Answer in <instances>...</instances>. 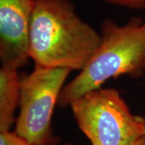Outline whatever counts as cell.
<instances>
[{
	"label": "cell",
	"mask_w": 145,
	"mask_h": 145,
	"mask_svg": "<svg viewBox=\"0 0 145 145\" xmlns=\"http://www.w3.org/2000/svg\"><path fill=\"white\" fill-rule=\"evenodd\" d=\"M35 0H0V61L20 69L30 59L29 36Z\"/></svg>",
	"instance_id": "cell-5"
},
{
	"label": "cell",
	"mask_w": 145,
	"mask_h": 145,
	"mask_svg": "<svg viewBox=\"0 0 145 145\" xmlns=\"http://www.w3.org/2000/svg\"><path fill=\"white\" fill-rule=\"evenodd\" d=\"M70 69L36 67L21 78L20 113L15 132L36 145H56L52 117Z\"/></svg>",
	"instance_id": "cell-4"
},
{
	"label": "cell",
	"mask_w": 145,
	"mask_h": 145,
	"mask_svg": "<svg viewBox=\"0 0 145 145\" xmlns=\"http://www.w3.org/2000/svg\"><path fill=\"white\" fill-rule=\"evenodd\" d=\"M21 78L18 69L0 68V132L9 131L16 123V109L20 107Z\"/></svg>",
	"instance_id": "cell-6"
},
{
	"label": "cell",
	"mask_w": 145,
	"mask_h": 145,
	"mask_svg": "<svg viewBox=\"0 0 145 145\" xmlns=\"http://www.w3.org/2000/svg\"><path fill=\"white\" fill-rule=\"evenodd\" d=\"M110 5L127 8L130 10L145 9V0H103Z\"/></svg>",
	"instance_id": "cell-8"
},
{
	"label": "cell",
	"mask_w": 145,
	"mask_h": 145,
	"mask_svg": "<svg viewBox=\"0 0 145 145\" xmlns=\"http://www.w3.org/2000/svg\"><path fill=\"white\" fill-rule=\"evenodd\" d=\"M101 34L83 20L70 0H35L29 53L36 67L82 71L101 44Z\"/></svg>",
	"instance_id": "cell-1"
},
{
	"label": "cell",
	"mask_w": 145,
	"mask_h": 145,
	"mask_svg": "<svg viewBox=\"0 0 145 145\" xmlns=\"http://www.w3.org/2000/svg\"><path fill=\"white\" fill-rule=\"evenodd\" d=\"M0 145H36L23 139L16 132H0Z\"/></svg>",
	"instance_id": "cell-7"
},
{
	"label": "cell",
	"mask_w": 145,
	"mask_h": 145,
	"mask_svg": "<svg viewBox=\"0 0 145 145\" xmlns=\"http://www.w3.org/2000/svg\"><path fill=\"white\" fill-rule=\"evenodd\" d=\"M132 145H145V135Z\"/></svg>",
	"instance_id": "cell-9"
},
{
	"label": "cell",
	"mask_w": 145,
	"mask_h": 145,
	"mask_svg": "<svg viewBox=\"0 0 145 145\" xmlns=\"http://www.w3.org/2000/svg\"><path fill=\"white\" fill-rule=\"evenodd\" d=\"M101 44L79 74L64 86L58 105L65 107L111 78H140L145 73V20L131 17L123 25L106 19L101 24Z\"/></svg>",
	"instance_id": "cell-2"
},
{
	"label": "cell",
	"mask_w": 145,
	"mask_h": 145,
	"mask_svg": "<svg viewBox=\"0 0 145 145\" xmlns=\"http://www.w3.org/2000/svg\"><path fill=\"white\" fill-rule=\"evenodd\" d=\"M65 145H72V144H69V143H68V144H65Z\"/></svg>",
	"instance_id": "cell-10"
},
{
	"label": "cell",
	"mask_w": 145,
	"mask_h": 145,
	"mask_svg": "<svg viewBox=\"0 0 145 145\" xmlns=\"http://www.w3.org/2000/svg\"><path fill=\"white\" fill-rule=\"evenodd\" d=\"M69 106L91 145H132L145 135V119L131 111L117 89H93Z\"/></svg>",
	"instance_id": "cell-3"
}]
</instances>
